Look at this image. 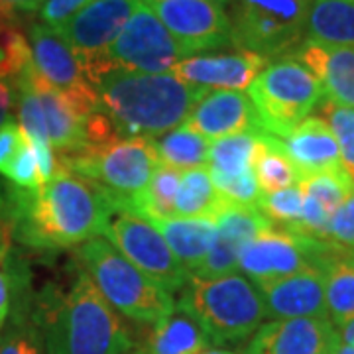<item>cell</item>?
Returning <instances> with one entry per match:
<instances>
[{"label": "cell", "mask_w": 354, "mask_h": 354, "mask_svg": "<svg viewBox=\"0 0 354 354\" xmlns=\"http://www.w3.org/2000/svg\"><path fill=\"white\" fill-rule=\"evenodd\" d=\"M8 191L16 239L34 248H71L104 236L116 213L99 185L64 167L39 189Z\"/></svg>", "instance_id": "6da1fadb"}, {"label": "cell", "mask_w": 354, "mask_h": 354, "mask_svg": "<svg viewBox=\"0 0 354 354\" xmlns=\"http://www.w3.org/2000/svg\"><path fill=\"white\" fill-rule=\"evenodd\" d=\"M99 111L120 138H160L181 127L209 88L179 81L171 73L114 69L95 85Z\"/></svg>", "instance_id": "7a4b0ae2"}, {"label": "cell", "mask_w": 354, "mask_h": 354, "mask_svg": "<svg viewBox=\"0 0 354 354\" xmlns=\"http://www.w3.org/2000/svg\"><path fill=\"white\" fill-rule=\"evenodd\" d=\"M50 354H130V333L93 286L79 272L71 290L50 311L46 323Z\"/></svg>", "instance_id": "3957f363"}, {"label": "cell", "mask_w": 354, "mask_h": 354, "mask_svg": "<svg viewBox=\"0 0 354 354\" xmlns=\"http://www.w3.org/2000/svg\"><path fill=\"white\" fill-rule=\"evenodd\" d=\"M177 307L189 313L216 344L248 339L268 317L260 290L241 274L189 276Z\"/></svg>", "instance_id": "277c9868"}, {"label": "cell", "mask_w": 354, "mask_h": 354, "mask_svg": "<svg viewBox=\"0 0 354 354\" xmlns=\"http://www.w3.org/2000/svg\"><path fill=\"white\" fill-rule=\"evenodd\" d=\"M79 262L114 311L138 323H158L176 309L174 295L130 264L104 236L81 244Z\"/></svg>", "instance_id": "5b68a950"}, {"label": "cell", "mask_w": 354, "mask_h": 354, "mask_svg": "<svg viewBox=\"0 0 354 354\" xmlns=\"http://www.w3.org/2000/svg\"><path fill=\"white\" fill-rule=\"evenodd\" d=\"M59 165L99 185L114 211L130 213L160 165L152 138H122L99 148L57 153Z\"/></svg>", "instance_id": "8992f818"}, {"label": "cell", "mask_w": 354, "mask_h": 354, "mask_svg": "<svg viewBox=\"0 0 354 354\" xmlns=\"http://www.w3.org/2000/svg\"><path fill=\"white\" fill-rule=\"evenodd\" d=\"M248 97L258 113L262 132L281 140L311 116L325 93L319 79L304 64L286 55L266 65L248 87Z\"/></svg>", "instance_id": "52a82bcc"}, {"label": "cell", "mask_w": 354, "mask_h": 354, "mask_svg": "<svg viewBox=\"0 0 354 354\" xmlns=\"http://www.w3.org/2000/svg\"><path fill=\"white\" fill-rule=\"evenodd\" d=\"M313 0H234L228 8L234 50L274 62L295 50L307 34Z\"/></svg>", "instance_id": "ba28073f"}, {"label": "cell", "mask_w": 354, "mask_h": 354, "mask_svg": "<svg viewBox=\"0 0 354 354\" xmlns=\"http://www.w3.org/2000/svg\"><path fill=\"white\" fill-rule=\"evenodd\" d=\"M337 250L342 248L274 225L242 248L239 270L244 278L262 286L311 268H323Z\"/></svg>", "instance_id": "9c48e42d"}, {"label": "cell", "mask_w": 354, "mask_h": 354, "mask_svg": "<svg viewBox=\"0 0 354 354\" xmlns=\"http://www.w3.org/2000/svg\"><path fill=\"white\" fill-rule=\"evenodd\" d=\"M191 57L148 4H142L106 51V64L134 73H171L179 62Z\"/></svg>", "instance_id": "30bf717a"}, {"label": "cell", "mask_w": 354, "mask_h": 354, "mask_svg": "<svg viewBox=\"0 0 354 354\" xmlns=\"http://www.w3.org/2000/svg\"><path fill=\"white\" fill-rule=\"evenodd\" d=\"M142 4H146V0H91L62 30H57L75 51L91 85L111 73L106 51Z\"/></svg>", "instance_id": "8fae6325"}, {"label": "cell", "mask_w": 354, "mask_h": 354, "mask_svg": "<svg viewBox=\"0 0 354 354\" xmlns=\"http://www.w3.org/2000/svg\"><path fill=\"white\" fill-rule=\"evenodd\" d=\"M104 239L130 264L136 266L144 276H148L167 293L174 295L176 291L185 288L191 274L177 260L176 254L171 252L164 236L152 223L140 216L120 213L109 223Z\"/></svg>", "instance_id": "7c38bea8"}, {"label": "cell", "mask_w": 354, "mask_h": 354, "mask_svg": "<svg viewBox=\"0 0 354 354\" xmlns=\"http://www.w3.org/2000/svg\"><path fill=\"white\" fill-rule=\"evenodd\" d=\"M28 41L39 77L50 87L59 91L85 118L97 113V91L87 81L75 51L71 50L64 36L50 26L34 22L28 28Z\"/></svg>", "instance_id": "4fadbf2b"}, {"label": "cell", "mask_w": 354, "mask_h": 354, "mask_svg": "<svg viewBox=\"0 0 354 354\" xmlns=\"http://www.w3.org/2000/svg\"><path fill=\"white\" fill-rule=\"evenodd\" d=\"M146 4L191 57L234 48L227 8L216 0H146Z\"/></svg>", "instance_id": "5bb4252c"}, {"label": "cell", "mask_w": 354, "mask_h": 354, "mask_svg": "<svg viewBox=\"0 0 354 354\" xmlns=\"http://www.w3.org/2000/svg\"><path fill=\"white\" fill-rule=\"evenodd\" d=\"M213 218L216 225L215 244L207 258L191 272V276L197 278H221L234 274L239 270L242 248L260 232L274 227V223L266 218L256 205L225 201Z\"/></svg>", "instance_id": "9a60e30c"}, {"label": "cell", "mask_w": 354, "mask_h": 354, "mask_svg": "<svg viewBox=\"0 0 354 354\" xmlns=\"http://www.w3.org/2000/svg\"><path fill=\"white\" fill-rule=\"evenodd\" d=\"M339 344V330L329 319H278L254 333L246 354H335Z\"/></svg>", "instance_id": "2e32d148"}, {"label": "cell", "mask_w": 354, "mask_h": 354, "mask_svg": "<svg viewBox=\"0 0 354 354\" xmlns=\"http://www.w3.org/2000/svg\"><path fill=\"white\" fill-rule=\"evenodd\" d=\"M268 64L270 59L244 50L201 53L179 62L171 69V75L183 83L209 91H244L252 85Z\"/></svg>", "instance_id": "e0dca14e"}, {"label": "cell", "mask_w": 354, "mask_h": 354, "mask_svg": "<svg viewBox=\"0 0 354 354\" xmlns=\"http://www.w3.org/2000/svg\"><path fill=\"white\" fill-rule=\"evenodd\" d=\"M207 140L262 132L252 99L244 91H209L183 122Z\"/></svg>", "instance_id": "ac0fdd59"}, {"label": "cell", "mask_w": 354, "mask_h": 354, "mask_svg": "<svg viewBox=\"0 0 354 354\" xmlns=\"http://www.w3.org/2000/svg\"><path fill=\"white\" fill-rule=\"evenodd\" d=\"M260 290L266 315L278 319H329L325 299V278L321 268H311L290 278L256 286Z\"/></svg>", "instance_id": "d6986e66"}, {"label": "cell", "mask_w": 354, "mask_h": 354, "mask_svg": "<svg viewBox=\"0 0 354 354\" xmlns=\"http://www.w3.org/2000/svg\"><path fill=\"white\" fill-rule=\"evenodd\" d=\"M290 57L304 64L319 79L327 101L354 109V48L304 39Z\"/></svg>", "instance_id": "ffe728a7"}, {"label": "cell", "mask_w": 354, "mask_h": 354, "mask_svg": "<svg viewBox=\"0 0 354 354\" xmlns=\"http://www.w3.org/2000/svg\"><path fill=\"white\" fill-rule=\"evenodd\" d=\"M281 146L301 179L319 174H344L339 144L321 116H307L281 138Z\"/></svg>", "instance_id": "44dd1931"}, {"label": "cell", "mask_w": 354, "mask_h": 354, "mask_svg": "<svg viewBox=\"0 0 354 354\" xmlns=\"http://www.w3.org/2000/svg\"><path fill=\"white\" fill-rule=\"evenodd\" d=\"M211 339L203 327L183 309H176L153 323L150 335L132 346L130 354H201L209 348Z\"/></svg>", "instance_id": "7402d4cb"}, {"label": "cell", "mask_w": 354, "mask_h": 354, "mask_svg": "<svg viewBox=\"0 0 354 354\" xmlns=\"http://www.w3.org/2000/svg\"><path fill=\"white\" fill-rule=\"evenodd\" d=\"M158 232L164 236L167 246L181 264L193 272L211 252L216 239L215 218L211 216H197V218H183V216H164L150 221Z\"/></svg>", "instance_id": "603a6c76"}, {"label": "cell", "mask_w": 354, "mask_h": 354, "mask_svg": "<svg viewBox=\"0 0 354 354\" xmlns=\"http://www.w3.org/2000/svg\"><path fill=\"white\" fill-rule=\"evenodd\" d=\"M305 39L354 48V0H313Z\"/></svg>", "instance_id": "cb8c5ba5"}, {"label": "cell", "mask_w": 354, "mask_h": 354, "mask_svg": "<svg viewBox=\"0 0 354 354\" xmlns=\"http://www.w3.org/2000/svg\"><path fill=\"white\" fill-rule=\"evenodd\" d=\"M329 321L339 329L354 319V252L337 250L323 264Z\"/></svg>", "instance_id": "d4e9b609"}, {"label": "cell", "mask_w": 354, "mask_h": 354, "mask_svg": "<svg viewBox=\"0 0 354 354\" xmlns=\"http://www.w3.org/2000/svg\"><path fill=\"white\" fill-rule=\"evenodd\" d=\"M252 174L262 193H276L293 187L301 181L295 165L281 146V140L262 132L254 153Z\"/></svg>", "instance_id": "484cf974"}, {"label": "cell", "mask_w": 354, "mask_h": 354, "mask_svg": "<svg viewBox=\"0 0 354 354\" xmlns=\"http://www.w3.org/2000/svg\"><path fill=\"white\" fill-rule=\"evenodd\" d=\"M223 205H225V199L215 189L207 167L181 171V183H179L176 203H174V216H183V218L211 216L213 218Z\"/></svg>", "instance_id": "4316f807"}, {"label": "cell", "mask_w": 354, "mask_h": 354, "mask_svg": "<svg viewBox=\"0 0 354 354\" xmlns=\"http://www.w3.org/2000/svg\"><path fill=\"white\" fill-rule=\"evenodd\" d=\"M262 132H244L215 140L207 153V171L211 176L239 177L252 171L258 138Z\"/></svg>", "instance_id": "83f0119b"}, {"label": "cell", "mask_w": 354, "mask_h": 354, "mask_svg": "<svg viewBox=\"0 0 354 354\" xmlns=\"http://www.w3.org/2000/svg\"><path fill=\"white\" fill-rule=\"evenodd\" d=\"M153 146L160 164L174 167L177 171H189L207 165V153L211 144L201 134L181 124L153 140Z\"/></svg>", "instance_id": "f1b7e54d"}, {"label": "cell", "mask_w": 354, "mask_h": 354, "mask_svg": "<svg viewBox=\"0 0 354 354\" xmlns=\"http://www.w3.org/2000/svg\"><path fill=\"white\" fill-rule=\"evenodd\" d=\"M36 69L28 34L20 28L18 18L0 28V81L16 85Z\"/></svg>", "instance_id": "f546056e"}, {"label": "cell", "mask_w": 354, "mask_h": 354, "mask_svg": "<svg viewBox=\"0 0 354 354\" xmlns=\"http://www.w3.org/2000/svg\"><path fill=\"white\" fill-rule=\"evenodd\" d=\"M317 109L335 134L341 152L342 169L354 185V109L339 106L327 99H323Z\"/></svg>", "instance_id": "4dcf8cb0"}, {"label": "cell", "mask_w": 354, "mask_h": 354, "mask_svg": "<svg viewBox=\"0 0 354 354\" xmlns=\"http://www.w3.org/2000/svg\"><path fill=\"white\" fill-rule=\"evenodd\" d=\"M256 207L276 227L295 228L301 218L304 191L299 185H293V187L279 189L276 193H262Z\"/></svg>", "instance_id": "1f68e13d"}, {"label": "cell", "mask_w": 354, "mask_h": 354, "mask_svg": "<svg viewBox=\"0 0 354 354\" xmlns=\"http://www.w3.org/2000/svg\"><path fill=\"white\" fill-rule=\"evenodd\" d=\"M297 185L301 187L304 195L315 199L330 215H335V211L354 191L353 181L346 174H319V176L304 177Z\"/></svg>", "instance_id": "d6a6232c"}, {"label": "cell", "mask_w": 354, "mask_h": 354, "mask_svg": "<svg viewBox=\"0 0 354 354\" xmlns=\"http://www.w3.org/2000/svg\"><path fill=\"white\" fill-rule=\"evenodd\" d=\"M4 177H8L14 183V187H18V189L36 191L46 185L44 176H41V169H39L38 158H36V152H34L30 140L26 138V134L24 146L20 148V152L16 153V158H14L10 167L6 169Z\"/></svg>", "instance_id": "836d02e7"}, {"label": "cell", "mask_w": 354, "mask_h": 354, "mask_svg": "<svg viewBox=\"0 0 354 354\" xmlns=\"http://www.w3.org/2000/svg\"><path fill=\"white\" fill-rule=\"evenodd\" d=\"M211 176V174H209ZM213 185L218 191V195L230 203H239V205H256L262 191L256 183L254 174H244L239 177H223V176H211Z\"/></svg>", "instance_id": "e575fe53"}, {"label": "cell", "mask_w": 354, "mask_h": 354, "mask_svg": "<svg viewBox=\"0 0 354 354\" xmlns=\"http://www.w3.org/2000/svg\"><path fill=\"white\" fill-rule=\"evenodd\" d=\"M327 242L342 250L354 252V191L330 218Z\"/></svg>", "instance_id": "d590c367"}, {"label": "cell", "mask_w": 354, "mask_h": 354, "mask_svg": "<svg viewBox=\"0 0 354 354\" xmlns=\"http://www.w3.org/2000/svg\"><path fill=\"white\" fill-rule=\"evenodd\" d=\"M91 0H46L39 8L41 24L53 30H62L79 10H83Z\"/></svg>", "instance_id": "8d00e7d4"}, {"label": "cell", "mask_w": 354, "mask_h": 354, "mask_svg": "<svg viewBox=\"0 0 354 354\" xmlns=\"http://www.w3.org/2000/svg\"><path fill=\"white\" fill-rule=\"evenodd\" d=\"M22 146H24V132L20 124H16L14 120L0 124V176L6 174V169L10 167Z\"/></svg>", "instance_id": "74e56055"}, {"label": "cell", "mask_w": 354, "mask_h": 354, "mask_svg": "<svg viewBox=\"0 0 354 354\" xmlns=\"http://www.w3.org/2000/svg\"><path fill=\"white\" fill-rule=\"evenodd\" d=\"M0 354H41V351L28 333L12 330L0 337Z\"/></svg>", "instance_id": "f35d334b"}, {"label": "cell", "mask_w": 354, "mask_h": 354, "mask_svg": "<svg viewBox=\"0 0 354 354\" xmlns=\"http://www.w3.org/2000/svg\"><path fill=\"white\" fill-rule=\"evenodd\" d=\"M16 109V93L12 85L6 81H0V124L10 120V113Z\"/></svg>", "instance_id": "ab89813d"}, {"label": "cell", "mask_w": 354, "mask_h": 354, "mask_svg": "<svg viewBox=\"0 0 354 354\" xmlns=\"http://www.w3.org/2000/svg\"><path fill=\"white\" fill-rule=\"evenodd\" d=\"M10 311V279L4 272H0V329Z\"/></svg>", "instance_id": "60d3db41"}, {"label": "cell", "mask_w": 354, "mask_h": 354, "mask_svg": "<svg viewBox=\"0 0 354 354\" xmlns=\"http://www.w3.org/2000/svg\"><path fill=\"white\" fill-rule=\"evenodd\" d=\"M14 12H39L46 0H2Z\"/></svg>", "instance_id": "b9f144b4"}, {"label": "cell", "mask_w": 354, "mask_h": 354, "mask_svg": "<svg viewBox=\"0 0 354 354\" xmlns=\"http://www.w3.org/2000/svg\"><path fill=\"white\" fill-rule=\"evenodd\" d=\"M337 330H339V337H341L342 344H351V346H354V319L346 321V323L341 325Z\"/></svg>", "instance_id": "7bdbcfd3"}, {"label": "cell", "mask_w": 354, "mask_h": 354, "mask_svg": "<svg viewBox=\"0 0 354 354\" xmlns=\"http://www.w3.org/2000/svg\"><path fill=\"white\" fill-rule=\"evenodd\" d=\"M12 20H16V12L0 0V28L4 24H8V22H12Z\"/></svg>", "instance_id": "ee69618b"}, {"label": "cell", "mask_w": 354, "mask_h": 354, "mask_svg": "<svg viewBox=\"0 0 354 354\" xmlns=\"http://www.w3.org/2000/svg\"><path fill=\"white\" fill-rule=\"evenodd\" d=\"M335 354H354V346L351 344H339V348L335 351Z\"/></svg>", "instance_id": "f6af8a7d"}, {"label": "cell", "mask_w": 354, "mask_h": 354, "mask_svg": "<svg viewBox=\"0 0 354 354\" xmlns=\"http://www.w3.org/2000/svg\"><path fill=\"white\" fill-rule=\"evenodd\" d=\"M6 207H8L6 205V195L0 191V215H6Z\"/></svg>", "instance_id": "bcb514c9"}, {"label": "cell", "mask_w": 354, "mask_h": 354, "mask_svg": "<svg viewBox=\"0 0 354 354\" xmlns=\"http://www.w3.org/2000/svg\"><path fill=\"white\" fill-rule=\"evenodd\" d=\"M201 354H236V353H230V351H223V348H207L205 353Z\"/></svg>", "instance_id": "7dc6e473"}, {"label": "cell", "mask_w": 354, "mask_h": 354, "mask_svg": "<svg viewBox=\"0 0 354 354\" xmlns=\"http://www.w3.org/2000/svg\"><path fill=\"white\" fill-rule=\"evenodd\" d=\"M216 2H218V4H221V6H225V8H230V6H232V4H234V0H216Z\"/></svg>", "instance_id": "c3c4849f"}]
</instances>
